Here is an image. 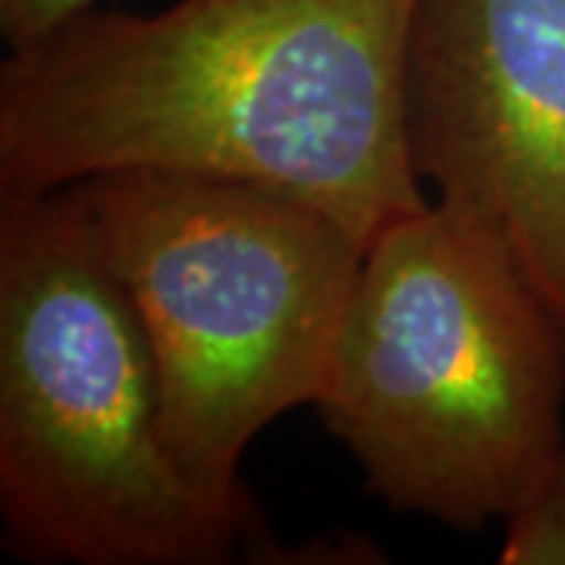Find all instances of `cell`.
<instances>
[{
	"mask_svg": "<svg viewBox=\"0 0 565 565\" xmlns=\"http://www.w3.org/2000/svg\"><path fill=\"white\" fill-rule=\"evenodd\" d=\"M422 0L88 10L0 66V192L117 170L264 185L367 245L427 204L408 148Z\"/></svg>",
	"mask_w": 565,
	"mask_h": 565,
	"instance_id": "cell-1",
	"label": "cell"
},
{
	"mask_svg": "<svg viewBox=\"0 0 565 565\" xmlns=\"http://www.w3.org/2000/svg\"><path fill=\"white\" fill-rule=\"evenodd\" d=\"M0 515L32 563L282 553L173 462L145 327L63 192H0Z\"/></svg>",
	"mask_w": 565,
	"mask_h": 565,
	"instance_id": "cell-2",
	"label": "cell"
},
{
	"mask_svg": "<svg viewBox=\"0 0 565 565\" xmlns=\"http://www.w3.org/2000/svg\"><path fill=\"white\" fill-rule=\"evenodd\" d=\"M565 333L449 202L364 245L315 408L390 509L452 531L512 512L565 440Z\"/></svg>",
	"mask_w": 565,
	"mask_h": 565,
	"instance_id": "cell-3",
	"label": "cell"
},
{
	"mask_svg": "<svg viewBox=\"0 0 565 565\" xmlns=\"http://www.w3.org/2000/svg\"><path fill=\"white\" fill-rule=\"evenodd\" d=\"M57 192L145 327L173 462L207 500L255 505L245 449L321 399L364 245L255 182L117 170Z\"/></svg>",
	"mask_w": 565,
	"mask_h": 565,
	"instance_id": "cell-4",
	"label": "cell"
},
{
	"mask_svg": "<svg viewBox=\"0 0 565 565\" xmlns=\"http://www.w3.org/2000/svg\"><path fill=\"white\" fill-rule=\"evenodd\" d=\"M408 148L490 230L565 333V0H422Z\"/></svg>",
	"mask_w": 565,
	"mask_h": 565,
	"instance_id": "cell-5",
	"label": "cell"
},
{
	"mask_svg": "<svg viewBox=\"0 0 565 565\" xmlns=\"http://www.w3.org/2000/svg\"><path fill=\"white\" fill-rule=\"evenodd\" d=\"M503 525V565H565V440Z\"/></svg>",
	"mask_w": 565,
	"mask_h": 565,
	"instance_id": "cell-6",
	"label": "cell"
},
{
	"mask_svg": "<svg viewBox=\"0 0 565 565\" xmlns=\"http://www.w3.org/2000/svg\"><path fill=\"white\" fill-rule=\"evenodd\" d=\"M104 3L107 0H0V35L10 51H20Z\"/></svg>",
	"mask_w": 565,
	"mask_h": 565,
	"instance_id": "cell-7",
	"label": "cell"
}]
</instances>
